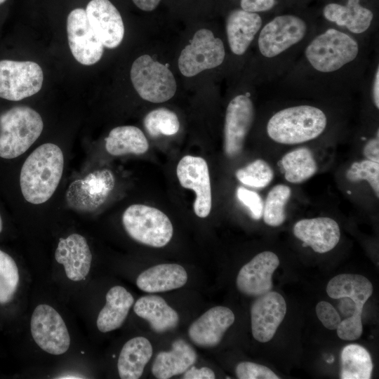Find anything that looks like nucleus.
Returning a JSON list of instances; mask_svg holds the SVG:
<instances>
[{
    "label": "nucleus",
    "mask_w": 379,
    "mask_h": 379,
    "mask_svg": "<svg viewBox=\"0 0 379 379\" xmlns=\"http://www.w3.org/2000/svg\"><path fill=\"white\" fill-rule=\"evenodd\" d=\"M372 40L319 21L288 71L276 83L291 98L347 102L359 91L371 63Z\"/></svg>",
    "instance_id": "obj_1"
},
{
    "label": "nucleus",
    "mask_w": 379,
    "mask_h": 379,
    "mask_svg": "<svg viewBox=\"0 0 379 379\" xmlns=\"http://www.w3.org/2000/svg\"><path fill=\"white\" fill-rule=\"evenodd\" d=\"M286 10L271 15L257 36L255 67L256 78L262 83H276L281 79L319 27L315 10Z\"/></svg>",
    "instance_id": "obj_2"
},
{
    "label": "nucleus",
    "mask_w": 379,
    "mask_h": 379,
    "mask_svg": "<svg viewBox=\"0 0 379 379\" xmlns=\"http://www.w3.org/2000/svg\"><path fill=\"white\" fill-rule=\"evenodd\" d=\"M295 98L298 100L285 102L268 114L264 129L272 142L296 145L318 139L333 126V113L331 111L334 105L330 106L344 103Z\"/></svg>",
    "instance_id": "obj_3"
},
{
    "label": "nucleus",
    "mask_w": 379,
    "mask_h": 379,
    "mask_svg": "<svg viewBox=\"0 0 379 379\" xmlns=\"http://www.w3.org/2000/svg\"><path fill=\"white\" fill-rule=\"evenodd\" d=\"M64 156L53 143L35 149L25 161L20 175V185L25 199L33 204L47 201L57 189L62 175Z\"/></svg>",
    "instance_id": "obj_4"
},
{
    "label": "nucleus",
    "mask_w": 379,
    "mask_h": 379,
    "mask_svg": "<svg viewBox=\"0 0 379 379\" xmlns=\"http://www.w3.org/2000/svg\"><path fill=\"white\" fill-rule=\"evenodd\" d=\"M321 23L371 39L378 25V0H323L315 10Z\"/></svg>",
    "instance_id": "obj_5"
},
{
    "label": "nucleus",
    "mask_w": 379,
    "mask_h": 379,
    "mask_svg": "<svg viewBox=\"0 0 379 379\" xmlns=\"http://www.w3.org/2000/svg\"><path fill=\"white\" fill-rule=\"evenodd\" d=\"M40 114L27 106H16L0 115V157L16 158L25 153L42 133Z\"/></svg>",
    "instance_id": "obj_6"
},
{
    "label": "nucleus",
    "mask_w": 379,
    "mask_h": 379,
    "mask_svg": "<svg viewBox=\"0 0 379 379\" xmlns=\"http://www.w3.org/2000/svg\"><path fill=\"white\" fill-rule=\"evenodd\" d=\"M122 223L133 239L151 247L165 246L173 234L168 217L158 208L144 204L128 206L123 213Z\"/></svg>",
    "instance_id": "obj_7"
},
{
    "label": "nucleus",
    "mask_w": 379,
    "mask_h": 379,
    "mask_svg": "<svg viewBox=\"0 0 379 379\" xmlns=\"http://www.w3.org/2000/svg\"><path fill=\"white\" fill-rule=\"evenodd\" d=\"M131 79L138 95L154 103L170 100L177 88L174 76L168 67L149 55H142L133 62Z\"/></svg>",
    "instance_id": "obj_8"
},
{
    "label": "nucleus",
    "mask_w": 379,
    "mask_h": 379,
    "mask_svg": "<svg viewBox=\"0 0 379 379\" xmlns=\"http://www.w3.org/2000/svg\"><path fill=\"white\" fill-rule=\"evenodd\" d=\"M225 58L223 41L215 36L212 31L201 29L181 51L178 67L182 75L193 77L205 69L220 66Z\"/></svg>",
    "instance_id": "obj_9"
},
{
    "label": "nucleus",
    "mask_w": 379,
    "mask_h": 379,
    "mask_svg": "<svg viewBox=\"0 0 379 379\" xmlns=\"http://www.w3.org/2000/svg\"><path fill=\"white\" fill-rule=\"evenodd\" d=\"M41 67L32 61L0 60V98L18 101L38 93L43 84Z\"/></svg>",
    "instance_id": "obj_10"
},
{
    "label": "nucleus",
    "mask_w": 379,
    "mask_h": 379,
    "mask_svg": "<svg viewBox=\"0 0 379 379\" xmlns=\"http://www.w3.org/2000/svg\"><path fill=\"white\" fill-rule=\"evenodd\" d=\"M255 119V106L249 91L235 95L227 104L224 124V151L229 158L242 151Z\"/></svg>",
    "instance_id": "obj_11"
},
{
    "label": "nucleus",
    "mask_w": 379,
    "mask_h": 379,
    "mask_svg": "<svg viewBox=\"0 0 379 379\" xmlns=\"http://www.w3.org/2000/svg\"><path fill=\"white\" fill-rule=\"evenodd\" d=\"M114 185L115 178L111 171L96 170L69 185L65 194L66 201L74 210L93 211L105 203Z\"/></svg>",
    "instance_id": "obj_12"
},
{
    "label": "nucleus",
    "mask_w": 379,
    "mask_h": 379,
    "mask_svg": "<svg viewBox=\"0 0 379 379\" xmlns=\"http://www.w3.org/2000/svg\"><path fill=\"white\" fill-rule=\"evenodd\" d=\"M30 328L34 340L45 352L60 355L69 349L70 337L65 321L50 305L41 304L34 309Z\"/></svg>",
    "instance_id": "obj_13"
},
{
    "label": "nucleus",
    "mask_w": 379,
    "mask_h": 379,
    "mask_svg": "<svg viewBox=\"0 0 379 379\" xmlns=\"http://www.w3.org/2000/svg\"><path fill=\"white\" fill-rule=\"evenodd\" d=\"M67 32L70 51L74 58L84 65L98 62L104 46L91 27L83 8H75L68 15Z\"/></svg>",
    "instance_id": "obj_14"
},
{
    "label": "nucleus",
    "mask_w": 379,
    "mask_h": 379,
    "mask_svg": "<svg viewBox=\"0 0 379 379\" xmlns=\"http://www.w3.org/2000/svg\"><path fill=\"white\" fill-rule=\"evenodd\" d=\"M176 174L180 185L196 194L193 208L199 218H206L211 210L212 195L207 163L200 157L184 156L178 162Z\"/></svg>",
    "instance_id": "obj_15"
},
{
    "label": "nucleus",
    "mask_w": 379,
    "mask_h": 379,
    "mask_svg": "<svg viewBox=\"0 0 379 379\" xmlns=\"http://www.w3.org/2000/svg\"><path fill=\"white\" fill-rule=\"evenodd\" d=\"M270 16L241 8L231 10L225 20L227 41L231 53L239 58L244 56Z\"/></svg>",
    "instance_id": "obj_16"
},
{
    "label": "nucleus",
    "mask_w": 379,
    "mask_h": 379,
    "mask_svg": "<svg viewBox=\"0 0 379 379\" xmlns=\"http://www.w3.org/2000/svg\"><path fill=\"white\" fill-rule=\"evenodd\" d=\"M286 313V301L279 293L270 291L258 296L251 308L253 338L260 343L270 341L284 319Z\"/></svg>",
    "instance_id": "obj_17"
},
{
    "label": "nucleus",
    "mask_w": 379,
    "mask_h": 379,
    "mask_svg": "<svg viewBox=\"0 0 379 379\" xmlns=\"http://www.w3.org/2000/svg\"><path fill=\"white\" fill-rule=\"evenodd\" d=\"M279 265L278 256L272 251L257 254L239 270L237 277L239 291L258 297L272 288V274Z\"/></svg>",
    "instance_id": "obj_18"
},
{
    "label": "nucleus",
    "mask_w": 379,
    "mask_h": 379,
    "mask_svg": "<svg viewBox=\"0 0 379 379\" xmlns=\"http://www.w3.org/2000/svg\"><path fill=\"white\" fill-rule=\"evenodd\" d=\"M85 11L103 46L108 48L117 47L124 38V25L117 8L109 0H91Z\"/></svg>",
    "instance_id": "obj_19"
},
{
    "label": "nucleus",
    "mask_w": 379,
    "mask_h": 379,
    "mask_svg": "<svg viewBox=\"0 0 379 379\" xmlns=\"http://www.w3.org/2000/svg\"><path fill=\"white\" fill-rule=\"evenodd\" d=\"M294 236L319 253L333 249L340 238L338 222L329 217L305 218L297 221L293 228Z\"/></svg>",
    "instance_id": "obj_20"
},
{
    "label": "nucleus",
    "mask_w": 379,
    "mask_h": 379,
    "mask_svg": "<svg viewBox=\"0 0 379 379\" xmlns=\"http://www.w3.org/2000/svg\"><path fill=\"white\" fill-rule=\"evenodd\" d=\"M234 319V314L230 308L222 306L212 307L190 326L189 337L199 347H215L220 343Z\"/></svg>",
    "instance_id": "obj_21"
},
{
    "label": "nucleus",
    "mask_w": 379,
    "mask_h": 379,
    "mask_svg": "<svg viewBox=\"0 0 379 379\" xmlns=\"http://www.w3.org/2000/svg\"><path fill=\"white\" fill-rule=\"evenodd\" d=\"M56 261L65 267L67 277L72 281H81L88 275L92 254L86 239L79 234L60 238L55 253Z\"/></svg>",
    "instance_id": "obj_22"
},
{
    "label": "nucleus",
    "mask_w": 379,
    "mask_h": 379,
    "mask_svg": "<svg viewBox=\"0 0 379 379\" xmlns=\"http://www.w3.org/2000/svg\"><path fill=\"white\" fill-rule=\"evenodd\" d=\"M197 361L194 348L182 339L172 343L171 350L158 353L152 367L154 376L159 379H168L183 373Z\"/></svg>",
    "instance_id": "obj_23"
},
{
    "label": "nucleus",
    "mask_w": 379,
    "mask_h": 379,
    "mask_svg": "<svg viewBox=\"0 0 379 379\" xmlns=\"http://www.w3.org/2000/svg\"><path fill=\"white\" fill-rule=\"evenodd\" d=\"M187 281L185 268L178 264H159L145 270L137 278L138 287L147 293H161L179 288Z\"/></svg>",
    "instance_id": "obj_24"
},
{
    "label": "nucleus",
    "mask_w": 379,
    "mask_h": 379,
    "mask_svg": "<svg viewBox=\"0 0 379 379\" xmlns=\"http://www.w3.org/2000/svg\"><path fill=\"white\" fill-rule=\"evenodd\" d=\"M135 313L149 324L156 333H164L173 329L179 322L177 312L165 300L158 295L140 297L133 307Z\"/></svg>",
    "instance_id": "obj_25"
},
{
    "label": "nucleus",
    "mask_w": 379,
    "mask_h": 379,
    "mask_svg": "<svg viewBox=\"0 0 379 379\" xmlns=\"http://www.w3.org/2000/svg\"><path fill=\"white\" fill-rule=\"evenodd\" d=\"M105 298V305L99 312L97 319V327L102 333L119 328L134 302L133 295L121 286L111 288Z\"/></svg>",
    "instance_id": "obj_26"
},
{
    "label": "nucleus",
    "mask_w": 379,
    "mask_h": 379,
    "mask_svg": "<svg viewBox=\"0 0 379 379\" xmlns=\"http://www.w3.org/2000/svg\"><path fill=\"white\" fill-rule=\"evenodd\" d=\"M152 355V346L145 337H135L123 346L117 362L119 375L122 379H138Z\"/></svg>",
    "instance_id": "obj_27"
},
{
    "label": "nucleus",
    "mask_w": 379,
    "mask_h": 379,
    "mask_svg": "<svg viewBox=\"0 0 379 379\" xmlns=\"http://www.w3.org/2000/svg\"><path fill=\"white\" fill-rule=\"evenodd\" d=\"M326 293L333 299L350 298L364 307L372 295L373 286L366 277L361 274H341L329 281Z\"/></svg>",
    "instance_id": "obj_28"
},
{
    "label": "nucleus",
    "mask_w": 379,
    "mask_h": 379,
    "mask_svg": "<svg viewBox=\"0 0 379 379\" xmlns=\"http://www.w3.org/2000/svg\"><path fill=\"white\" fill-rule=\"evenodd\" d=\"M279 164L285 180L293 184H300L309 180L318 170L312 152L304 146L286 152Z\"/></svg>",
    "instance_id": "obj_29"
},
{
    "label": "nucleus",
    "mask_w": 379,
    "mask_h": 379,
    "mask_svg": "<svg viewBox=\"0 0 379 379\" xmlns=\"http://www.w3.org/2000/svg\"><path fill=\"white\" fill-rule=\"evenodd\" d=\"M148 148L149 143L143 132L133 126L114 128L105 138V149L113 156L142 154Z\"/></svg>",
    "instance_id": "obj_30"
},
{
    "label": "nucleus",
    "mask_w": 379,
    "mask_h": 379,
    "mask_svg": "<svg viewBox=\"0 0 379 379\" xmlns=\"http://www.w3.org/2000/svg\"><path fill=\"white\" fill-rule=\"evenodd\" d=\"M341 379H370L373 363L369 352L357 344L344 347L340 354Z\"/></svg>",
    "instance_id": "obj_31"
},
{
    "label": "nucleus",
    "mask_w": 379,
    "mask_h": 379,
    "mask_svg": "<svg viewBox=\"0 0 379 379\" xmlns=\"http://www.w3.org/2000/svg\"><path fill=\"white\" fill-rule=\"evenodd\" d=\"M291 188L284 184L274 185L268 192L263 205L262 218L271 227H279L286 219V206L291 197Z\"/></svg>",
    "instance_id": "obj_32"
},
{
    "label": "nucleus",
    "mask_w": 379,
    "mask_h": 379,
    "mask_svg": "<svg viewBox=\"0 0 379 379\" xmlns=\"http://www.w3.org/2000/svg\"><path fill=\"white\" fill-rule=\"evenodd\" d=\"M237 180L244 185L253 188H264L273 180L274 173L264 159H258L235 172Z\"/></svg>",
    "instance_id": "obj_33"
},
{
    "label": "nucleus",
    "mask_w": 379,
    "mask_h": 379,
    "mask_svg": "<svg viewBox=\"0 0 379 379\" xmlns=\"http://www.w3.org/2000/svg\"><path fill=\"white\" fill-rule=\"evenodd\" d=\"M144 126L152 137L159 135H172L178 132L180 122L175 112L161 107L149 112L145 116Z\"/></svg>",
    "instance_id": "obj_34"
},
{
    "label": "nucleus",
    "mask_w": 379,
    "mask_h": 379,
    "mask_svg": "<svg viewBox=\"0 0 379 379\" xmlns=\"http://www.w3.org/2000/svg\"><path fill=\"white\" fill-rule=\"evenodd\" d=\"M19 272L14 260L0 250V304L10 302L18 288Z\"/></svg>",
    "instance_id": "obj_35"
},
{
    "label": "nucleus",
    "mask_w": 379,
    "mask_h": 379,
    "mask_svg": "<svg viewBox=\"0 0 379 379\" xmlns=\"http://www.w3.org/2000/svg\"><path fill=\"white\" fill-rule=\"evenodd\" d=\"M346 178L351 182L366 181L378 199L379 163L366 159L354 161L347 170Z\"/></svg>",
    "instance_id": "obj_36"
},
{
    "label": "nucleus",
    "mask_w": 379,
    "mask_h": 379,
    "mask_svg": "<svg viewBox=\"0 0 379 379\" xmlns=\"http://www.w3.org/2000/svg\"><path fill=\"white\" fill-rule=\"evenodd\" d=\"M239 5L244 11L267 15L293 8L289 0H240Z\"/></svg>",
    "instance_id": "obj_37"
},
{
    "label": "nucleus",
    "mask_w": 379,
    "mask_h": 379,
    "mask_svg": "<svg viewBox=\"0 0 379 379\" xmlns=\"http://www.w3.org/2000/svg\"><path fill=\"white\" fill-rule=\"evenodd\" d=\"M236 375L239 379H279L269 368L258 364L243 361L237 364Z\"/></svg>",
    "instance_id": "obj_38"
},
{
    "label": "nucleus",
    "mask_w": 379,
    "mask_h": 379,
    "mask_svg": "<svg viewBox=\"0 0 379 379\" xmlns=\"http://www.w3.org/2000/svg\"><path fill=\"white\" fill-rule=\"evenodd\" d=\"M236 195L238 200L248 209L252 218L260 220L262 217L264 201L258 193L239 186Z\"/></svg>",
    "instance_id": "obj_39"
},
{
    "label": "nucleus",
    "mask_w": 379,
    "mask_h": 379,
    "mask_svg": "<svg viewBox=\"0 0 379 379\" xmlns=\"http://www.w3.org/2000/svg\"><path fill=\"white\" fill-rule=\"evenodd\" d=\"M316 314L322 324L329 330H335L341 318L335 308L329 302L321 301L316 306Z\"/></svg>",
    "instance_id": "obj_40"
},
{
    "label": "nucleus",
    "mask_w": 379,
    "mask_h": 379,
    "mask_svg": "<svg viewBox=\"0 0 379 379\" xmlns=\"http://www.w3.org/2000/svg\"><path fill=\"white\" fill-rule=\"evenodd\" d=\"M363 154L366 159L379 163V130L369 138L363 147Z\"/></svg>",
    "instance_id": "obj_41"
},
{
    "label": "nucleus",
    "mask_w": 379,
    "mask_h": 379,
    "mask_svg": "<svg viewBox=\"0 0 379 379\" xmlns=\"http://www.w3.org/2000/svg\"><path fill=\"white\" fill-rule=\"evenodd\" d=\"M184 379H214L215 378L214 372L208 367L197 368L194 366H191L183 373Z\"/></svg>",
    "instance_id": "obj_42"
},
{
    "label": "nucleus",
    "mask_w": 379,
    "mask_h": 379,
    "mask_svg": "<svg viewBox=\"0 0 379 379\" xmlns=\"http://www.w3.org/2000/svg\"><path fill=\"white\" fill-rule=\"evenodd\" d=\"M135 6L145 11H151L155 9L161 0H132Z\"/></svg>",
    "instance_id": "obj_43"
},
{
    "label": "nucleus",
    "mask_w": 379,
    "mask_h": 379,
    "mask_svg": "<svg viewBox=\"0 0 379 379\" xmlns=\"http://www.w3.org/2000/svg\"><path fill=\"white\" fill-rule=\"evenodd\" d=\"M309 1L310 0H289L293 8H305V4L309 2Z\"/></svg>",
    "instance_id": "obj_44"
},
{
    "label": "nucleus",
    "mask_w": 379,
    "mask_h": 379,
    "mask_svg": "<svg viewBox=\"0 0 379 379\" xmlns=\"http://www.w3.org/2000/svg\"><path fill=\"white\" fill-rule=\"evenodd\" d=\"M58 378H84V377L77 375H65L62 377H58Z\"/></svg>",
    "instance_id": "obj_45"
},
{
    "label": "nucleus",
    "mask_w": 379,
    "mask_h": 379,
    "mask_svg": "<svg viewBox=\"0 0 379 379\" xmlns=\"http://www.w3.org/2000/svg\"><path fill=\"white\" fill-rule=\"evenodd\" d=\"M2 220H1V215H0V232H1L2 230Z\"/></svg>",
    "instance_id": "obj_46"
},
{
    "label": "nucleus",
    "mask_w": 379,
    "mask_h": 379,
    "mask_svg": "<svg viewBox=\"0 0 379 379\" xmlns=\"http://www.w3.org/2000/svg\"><path fill=\"white\" fill-rule=\"evenodd\" d=\"M6 0H0V4H3Z\"/></svg>",
    "instance_id": "obj_47"
}]
</instances>
